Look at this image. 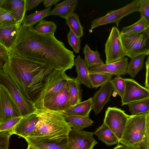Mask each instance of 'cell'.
Returning <instances> with one entry per match:
<instances>
[{
	"label": "cell",
	"mask_w": 149,
	"mask_h": 149,
	"mask_svg": "<svg viewBox=\"0 0 149 149\" xmlns=\"http://www.w3.org/2000/svg\"><path fill=\"white\" fill-rule=\"evenodd\" d=\"M32 28L22 24L19 26L11 52L49 65L57 71L65 72L72 68L75 58L73 52L57 40L54 34L38 33Z\"/></svg>",
	"instance_id": "obj_1"
},
{
	"label": "cell",
	"mask_w": 149,
	"mask_h": 149,
	"mask_svg": "<svg viewBox=\"0 0 149 149\" xmlns=\"http://www.w3.org/2000/svg\"><path fill=\"white\" fill-rule=\"evenodd\" d=\"M56 70L49 65L12 52L2 69L22 95L34 104L44 88L46 79Z\"/></svg>",
	"instance_id": "obj_2"
},
{
	"label": "cell",
	"mask_w": 149,
	"mask_h": 149,
	"mask_svg": "<svg viewBox=\"0 0 149 149\" xmlns=\"http://www.w3.org/2000/svg\"><path fill=\"white\" fill-rule=\"evenodd\" d=\"M39 120L28 138L39 141L58 143L67 139L72 128L60 112L37 109Z\"/></svg>",
	"instance_id": "obj_3"
},
{
	"label": "cell",
	"mask_w": 149,
	"mask_h": 149,
	"mask_svg": "<svg viewBox=\"0 0 149 149\" xmlns=\"http://www.w3.org/2000/svg\"><path fill=\"white\" fill-rule=\"evenodd\" d=\"M119 143L128 149H149V113L131 115Z\"/></svg>",
	"instance_id": "obj_4"
},
{
	"label": "cell",
	"mask_w": 149,
	"mask_h": 149,
	"mask_svg": "<svg viewBox=\"0 0 149 149\" xmlns=\"http://www.w3.org/2000/svg\"><path fill=\"white\" fill-rule=\"evenodd\" d=\"M120 39L125 56L130 58L140 55L149 54V36L143 33L120 34Z\"/></svg>",
	"instance_id": "obj_5"
},
{
	"label": "cell",
	"mask_w": 149,
	"mask_h": 149,
	"mask_svg": "<svg viewBox=\"0 0 149 149\" xmlns=\"http://www.w3.org/2000/svg\"><path fill=\"white\" fill-rule=\"evenodd\" d=\"M0 85L8 92L18 108L21 116L24 117L36 112L37 109L34 104L22 95L2 70L0 71Z\"/></svg>",
	"instance_id": "obj_6"
},
{
	"label": "cell",
	"mask_w": 149,
	"mask_h": 149,
	"mask_svg": "<svg viewBox=\"0 0 149 149\" xmlns=\"http://www.w3.org/2000/svg\"><path fill=\"white\" fill-rule=\"evenodd\" d=\"M140 11V0H134L122 8L108 12L105 15L93 20L89 31L102 25L115 23L118 27L120 20L123 17L134 12Z\"/></svg>",
	"instance_id": "obj_7"
},
{
	"label": "cell",
	"mask_w": 149,
	"mask_h": 149,
	"mask_svg": "<svg viewBox=\"0 0 149 149\" xmlns=\"http://www.w3.org/2000/svg\"><path fill=\"white\" fill-rule=\"evenodd\" d=\"M70 106L67 82L59 91L43 100L36 109L62 112Z\"/></svg>",
	"instance_id": "obj_8"
},
{
	"label": "cell",
	"mask_w": 149,
	"mask_h": 149,
	"mask_svg": "<svg viewBox=\"0 0 149 149\" xmlns=\"http://www.w3.org/2000/svg\"><path fill=\"white\" fill-rule=\"evenodd\" d=\"M130 116L120 109L109 107L105 111L103 123L111 130L120 140Z\"/></svg>",
	"instance_id": "obj_9"
},
{
	"label": "cell",
	"mask_w": 149,
	"mask_h": 149,
	"mask_svg": "<svg viewBox=\"0 0 149 149\" xmlns=\"http://www.w3.org/2000/svg\"><path fill=\"white\" fill-rule=\"evenodd\" d=\"M70 78L65 72L56 70L46 79L44 88L34 105L36 108L44 98L56 92L63 87Z\"/></svg>",
	"instance_id": "obj_10"
},
{
	"label": "cell",
	"mask_w": 149,
	"mask_h": 149,
	"mask_svg": "<svg viewBox=\"0 0 149 149\" xmlns=\"http://www.w3.org/2000/svg\"><path fill=\"white\" fill-rule=\"evenodd\" d=\"M106 64L118 61L125 57V53L120 39V33L118 29L113 26L105 45Z\"/></svg>",
	"instance_id": "obj_11"
},
{
	"label": "cell",
	"mask_w": 149,
	"mask_h": 149,
	"mask_svg": "<svg viewBox=\"0 0 149 149\" xmlns=\"http://www.w3.org/2000/svg\"><path fill=\"white\" fill-rule=\"evenodd\" d=\"M93 132L71 128L67 138L69 149H93L97 142Z\"/></svg>",
	"instance_id": "obj_12"
},
{
	"label": "cell",
	"mask_w": 149,
	"mask_h": 149,
	"mask_svg": "<svg viewBox=\"0 0 149 149\" xmlns=\"http://www.w3.org/2000/svg\"><path fill=\"white\" fill-rule=\"evenodd\" d=\"M125 89L121 105L149 98V90L139 84L133 79H125Z\"/></svg>",
	"instance_id": "obj_13"
},
{
	"label": "cell",
	"mask_w": 149,
	"mask_h": 149,
	"mask_svg": "<svg viewBox=\"0 0 149 149\" xmlns=\"http://www.w3.org/2000/svg\"><path fill=\"white\" fill-rule=\"evenodd\" d=\"M20 116L19 111L9 93L0 85V123Z\"/></svg>",
	"instance_id": "obj_14"
},
{
	"label": "cell",
	"mask_w": 149,
	"mask_h": 149,
	"mask_svg": "<svg viewBox=\"0 0 149 149\" xmlns=\"http://www.w3.org/2000/svg\"><path fill=\"white\" fill-rule=\"evenodd\" d=\"M128 58L124 57L116 62L89 69L90 73H102L116 76H124L127 74Z\"/></svg>",
	"instance_id": "obj_15"
},
{
	"label": "cell",
	"mask_w": 149,
	"mask_h": 149,
	"mask_svg": "<svg viewBox=\"0 0 149 149\" xmlns=\"http://www.w3.org/2000/svg\"><path fill=\"white\" fill-rule=\"evenodd\" d=\"M39 120L36 112L23 117L13 129L10 134H16L23 138L29 137L34 130Z\"/></svg>",
	"instance_id": "obj_16"
},
{
	"label": "cell",
	"mask_w": 149,
	"mask_h": 149,
	"mask_svg": "<svg viewBox=\"0 0 149 149\" xmlns=\"http://www.w3.org/2000/svg\"><path fill=\"white\" fill-rule=\"evenodd\" d=\"M113 90L110 83L101 86L92 97V110L97 116L103 109L104 105L110 100Z\"/></svg>",
	"instance_id": "obj_17"
},
{
	"label": "cell",
	"mask_w": 149,
	"mask_h": 149,
	"mask_svg": "<svg viewBox=\"0 0 149 149\" xmlns=\"http://www.w3.org/2000/svg\"><path fill=\"white\" fill-rule=\"evenodd\" d=\"M0 7L11 11L17 24H22L26 12V0H5Z\"/></svg>",
	"instance_id": "obj_18"
},
{
	"label": "cell",
	"mask_w": 149,
	"mask_h": 149,
	"mask_svg": "<svg viewBox=\"0 0 149 149\" xmlns=\"http://www.w3.org/2000/svg\"><path fill=\"white\" fill-rule=\"evenodd\" d=\"M19 24L0 27V45L10 53L16 38Z\"/></svg>",
	"instance_id": "obj_19"
},
{
	"label": "cell",
	"mask_w": 149,
	"mask_h": 149,
	"mask_svg": "<svg viewBox=\"0 0 149 149\" xmlns=\"http://www.w3.org/2000/svg\"><path fill=\"white\" fill-rule=\"evenodd\" d=\"M92 110V97L71 106L63 112H60L66 116H77L89 117L91 111Z\"/></svg>",
	"instance_id": "obj_20"
},
{
	"label": "cell",
	"mask_w": 149,
	"mask_h": 149,
	"mask_svg": "<svg viewBox=\"0 0 149 149\" xmlns=\"http://www.w3.org/2000/svg\"><path fill=\"white\" fill-rule=\"evenodd\" d=\"M78 3V0H66L56 4L47 17L50 15H57L65 19L74 13Z\"/></svg>",
	"instance_id": "obj_21"
},
{
	"label": "cell",
	"mask_w": 149,
	"mask_h": 149,
	"mask_svg": "<svg viewBox=\"0 0 149 149\" xmlns=\"http://www.w3.org/2000/svg\"><path fill=\"white\" fill-rule=\"evenodd\" d=\"M74 65L76 68L77 76L76 78L80 84L85 85L87 88H91L89 69L86 65L84 60L79 55L74 60Z\"/></svg>",
	"instance_id": "obj_22"
},
{
	"label": "cell",
	"mask_w": 149,
	"mask_h": 149,
	"mask_svg": "<svg viewBox=\"0 0 149 149\" xmlns=\"http://www.w3.org/2000/svg\"><path fill=\"white\" fill-rule=\"evenodd\" d=\"M98 139L107 146L119 144V140L111 130L104 123L93 132Z\"/></svg>",
	"instance_id": "obj_23"
},
{
	"label": "cell",
	"mask_w": 149,
	"mask_h": 149,
	"mask_svg": "<svg viewBox=\"0 0 149 149\" xmlns=\"http://www.w3.org/2000/svg\"><path fill=\"white\" fill-rule=\"evenodd\" d=\"M144 33L149 36V22L141 17L137 22L130 26L123 28L121 34L132 35Z\"/></svg>",
	"instance_id": "obj_24"
},
{
	"label": "cell",
	"mask_w": 149,
	"mask_h": 149,
	"mask_svg": "<svg viewBox=\"0 0 149 149\" xmlns=\"http://www.w3.org/2000/svg\"><path fill=\"white\" fill-rule=\"evenodd\" d=\"M83 52L84 56V61L88 69L105 64L98 51L92 50L87 44L83 48Z\"/></svg>",
	"instance_id": "obj_25"
},
{
	"label": "cell",
	"mask_w": 149,
	"mask_h": 149,
	"mask_svg": "<svg viewBox=\"0 0 149 149\" xmlns=\"http://www.w3.org/2000/svg\"><path fill=\"white\" fill-rule=\"evenodd\" d=\"M70 106H72L81 102L82 90L81 84L76 78L70 77L68 80Z\"/></svg>",
	"instance_id": "obj_26"
},
{
	"label": "cell",
	"mask_w": 149,
	"mask_h": 149,
	"mask_svg": "<svg viewBox=\"0 0 149 149\" xmlns=\"http://www.w3.org/2000/svg\"><path fill=\"white\" fill-rule=\"evenodd\" d=\"M63 116L65 121L71 127L77 130H82L86 127L92 126L94 123L89 118L64 115Z\"/></svg>",
	"instance_id": "obj_27"
},
{
	"label": "cell",
	"mask_w": 149,
	"mask_h": 149,
	"mask_svg": "<svg viewBox=\"0 0 149 149\" xmlns=\"http://www.w3.org/2000/svg\"><path fill=\"white\" fill-rule=\"evenodd\" d=\"M24 139L28 144L39 149H69L67 139L61 142L55 143L42 142L28 138Z\"/></svg>",
	"instance_id": "obj_28"
},
{
	"label": "cell",
	"mask_w": 149,
	"mask_h": 149,
	"mask_svg": "<svg viewBox=\"0 0 149 149\" xmlns=\"http://www.w3.org/2000/svg\"><path fill=\"white\" fill-rule=\"evenodd\" d=\"M51 6L41 11H36L30 15L25 16L22 25L24 26L31 27L43 20L51 11Z\"/></svg>",
	"instance_id": "obj_29"
},
{
	"label": "cell",
	"mask_w": 149,
	"mask_h": 149,
	"mask_svg": "<svg viewBox=\"0 0 149 149\" xmlns=\"http://www.w3.org/2000/svg\"><path fill=\"white\" fill-rule=\"evenodd\" d=\"M146 56L140 55L131 58L127 68V73L132 78L136 76L143 67L144 61Z\"/></svg>",
	"instance_id": "obj_30"
},
{
	"label": "cell",
	"mask_w": 149,
	"mask_h": 149,
	"mask_svg": "<svg viewBox=\"0 0 149 149\" xmlns=\"http://www.w3.org/2000/svg\"><path fill=\"white\" fill-rule=\"evenodd\" d=\"M127 105L132 116L149 113V98L134 102Z\"/></svg>",
	"instance_id": "obj_31"
},
{
	"label": "cell",
	"mask_w": 149,
	"mask_h": 149,
	"mask_svg": "<svg viewBox=\"0 0 149 149\" xmlns=\"http://www.w3.org/2000/svg\"><path fill=\"white\" fill-rule=\"evenodd\" d=\"M65 20L66 24L70 30L79 37L81 38L83 36L84 27L81 25L77 14L74 13Z\"/></svg>",
	"instance_id": "obj_32"
},
{
	"label": "cell",
	"mask_w": 149,
	"mask_h": 149,
	"mask_svg": "<svg viewBox=\"0 0 149 149\" xmlns=\"http://www.w3.org/2000/svg\"><path fill=\"white\" fill-rule=\"evenodd\" d=\"M33 31L37 33L42 34H54L57 29L56 24L53 21L42 20L34 27Z\"/></svg>",
	"instance_id": "obj_33"
},
{
	"label": "cell",
	"mask_w": 149,
	"mask_h": 149,
	"mask_svg": "<svg viewBox=\"0 0 149 149\" xmlns=\"http://www.w3.org/2000/svg\"><path fill=\"white\" fill-rule=\"evenodd\" d=\"M91 87L97 88L110 82L113 75L102 73H90Z\"/></svg>",
	"instance_id": "obj_34"
},
{
	"label": "cell",
	"mask_w": 149,
	"mask_h": 149,
	"mask_svg": "<svg viewBox=\"0 0 149 149\" xmlns=\"http://www.w3.org/2000/svg\"><path fill=\"white\" fill-rule=\"evenodd\" d=\"M109 83L111 84L113 91L120 96L122 99L125 89V79L123 78L120 76H116L111 79Z\"/></svg>",
	"instance_id": "obj_35"
},
{
	"label": "cell",
	"mask_w": 149,
	"mask_h": 149,
	"mask_svg": "<svg viewBox=\"0 0 149 149\" xmlns=\"http://www.w3.org/2000/svg\"><path fill=\"white\" fill-rule=\"evenodd\" d=\"M18 24L12 12L0 7V27Z\"/></svg>",
	"instance_id": "obj_36"
},
{
	"label": "cell",
	"mask_w": 149,
	"mask_h": 149,
	"mask_svg": "<svg viewBox=\"0 0 149 149\" xmlns=\"http://www.w3.org/2000/svg\"><path fill=\"white\" fill-rule=\"evenodd\" d=\"M23 118L15 117L0 123V132L12 130Z\"/></svg>",
	"instance_id": "obj_37"
},
{
	"label": "cell",
	"mask_w": 149,
	"mask_h": 149,
	"mask_svg": "<svg viewBox=\"0 0 149 149\" xmlns=\"http://www.w3.org/2000/svg\"><path fill=\"white\" fill-rule=\"evenodd\" d=\"M68 41L74 52L79 53L80 48V38L77 37L71 30H70L67 35Z\"/></svg>",
	"instance_id": "obj_38"
},
{
	"label": "cell",
	"mask_w": 149,
	"mask_h": 149,
	"mask_svg": "<svg viewBox=\"0 0 149 149\" xmlns=\"http://www.w3.org/2000/svg\"><path fill=\"white\" fill-rule=\"evenodd\" d=\"M141 18L149 22V0H140Z\"/></svg>",
	"instance_id": "obj_39"
},
{
	"label": "cell",
	"mask_w": 149,
	"mask_h": 149,
	"mask_svg": "<svg viewBox=\"0 0 149 149\" xmlns=\"http://www.w3.org/2000/svg\"><path fill=\"white\" fill-rule=\"evenodd\" d=\"M11 135L10 131L0 132V149H8Z\"/></svg>",
	"instance_id": "obj_40"
},
{
	"label": "cell",
	"mask_w": 149,
	"mask_h": 149,
	"mask_svg": "<svg viewBox=\"0 0 149 149\" xmlns=\"http://www.w3.org/2000/svg\"><path fill=\"white\" fill-rule=\"evenodd\" d=\"M26 12L33 9L42 2V0H26Z\"/></svg>",
	"instance_id": "obj_41"
},
{
	"label": "cell",
	"mask_w": 149,
	"mask_h": 149,
	"mask_svg": "<svg viewBox=\"0 0 149 149\" xmlns=\"http://www.w3.org/2000/svg\"><path fill=\"white\" fill-rule=\"evenodd\" d=\"M146 67V79L145 87L149 90V56H148L145 62Z\"/></svg>",
	"instance_id": "obj_42"
},
{
	"label": "cell",
	"mask_w": 149,
	"mask_h": 149,
	"mask_svg": "<svg viewBox=\"0 0 149 149\" xmlns=\"http://www.w3.org/2000/svg\"><path fill=\"white\" fill-rule=\"evenodd\" d=\"M60 0H42V2L43 3L44 6L46 8L51 6L58 2Z\"/></svg>",
	"instance_id": "obj_43"
},
{
	"label": "cell",
	"mask_w": 149,
	"mask_h": 149,
	"mask_svg": "<svg viewBox=\"0 0 149 149\" xmlns=\"http://www.w3.org/2000/svg\"><path fill=\"white\" fill-rule=\"evenodd\" d=\"M8 56L0 55V71L2 70L3 66L7 59Z\"/></svg>",
	"instance_id": "obj_44"
},
{
	"label": "cell",
	"mask_w": 149,
	"mask_h": 149,
	"mask_svg": "<svg viewBox=\"0 0 149 149\" xmlns=\"http://www.w3.org/2000/svg\"><path fill=\"white\" fill-rule=\"evenodd\" d=\"M9 54L5 49L0 45V55L8 56Z\"/></svg>",
	"instance_id": "obj_45"
},
{
	"label": "cell",
	"mask_w": 149,
	"mask_h": 149,
	"mask_svg": "<svg viewBox=\"0 0 149 149\" xmlns=\"http://www.w3.org/2000/svg\"><path fill=\"white\" fill-rule=\"evenodd\" d=\"M112 149H128L127 148L122 144H119Z\"/></svg>",
	"instance_id": "obj_46"
},
{
	"label": "cell",
	"mask_w": 149,
	"mask_h": 149,
	"mask_svg": "<svg viewBox=\"0 0 149 149\" xmlns=\"http://www.w3.org/2000/svg\"><path fill=\"white\" fill-rule=\"evenodd\" d=\"M5 0H0V7Z\"/></svg>",
	"instance_id": "obj_47"
}]
</instances>
